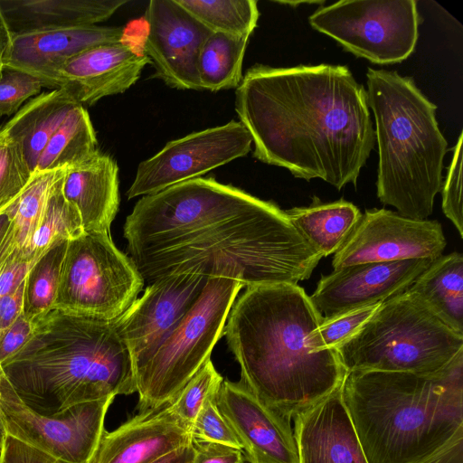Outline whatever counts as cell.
Wrapping results in <instances>:
<instances>
[{"instance_id": "1", "label": "cell", "mask_w": 463, "mask_h": 463, "mask_svg": "<svg viewBox=\"0 0 463 463\" xmlns=\"http://www.w3.org/2000/svg\"><path fill=\"white\" fill-rule=\"evenodd\" d=\"M129 258L149 286L176 274L298 285L323 258L276 203L197 177L142 196L123 229Z\"/></svg>"}, {"instance_id": "27", "label": "cell", "mask_w": 463, "mask_h": 463, "mask_svg": "<svg viewBox=\"0 0 463 463\" xmlns=\"http://www.w3.org/2000/svg\"><path fill=\"white\" fill-rule=\"evenodd\" d=\"M98 150L89 112L84 106L77 104L49 139L34 173L75 165L89 159Z\"/></svg>"}, {"instance_id": "3", "label": "cell", "mask_w": 463, "mask_h": 463, "mask_svg": "<svg viewBox=\"0 0 463 463\" xmlns=\"http://www.w3.org/2000/svg\"><path fill=\"white\" fill-rule=\"evenodd\" d=\"M323 321L305 290L289 284L248 287L228 314L222 335L241 381L288 420L340 388L346 375L335 348L308 345Z\"/></svg>"}, {"instance_id": "11", "label": "cell", "mask_w": 463, "mask_h": 463, "mask_svg": "<svg viewBox=\"0 0 463 463\" xmlns=\"http://www.w3.org/2000/svg\"><path fill=\"white\" fill-rule=\"evenodd\" d=\"M113 401L109 397L41 414L23 402L4 374L0 379V417L6 433L68 463H89Z\"/></svg>"}, {"instance_id": "21", "label": "cell", "mask_w": 463, "mask_h": 463, "mask_svg": "<svg viewBox=\"0 0 463 463\" xmlns=\"http://www.w3.org/2000/svg\"><path fill=\"white\" fill-rule=\"evenodd\" d=\"M341 387L292 418L298 463H368Z\"/></svg>"}, {"instance_id": "42", "label": "cell", "mask_w": 463, "mask_h": 463, "mask_svg": "<svg viewBox=\"0 0 463 463\" xmlns=\"http://www.w3.org/2000/svg\"><path fill=\"white\" fill-rule=\"evenodd\" d=\"M33 264L24 257L12 253L0 269V297L15 291L24 281Z\"/></svg>"}, {"instance_id": "13", "label": "cell", "mask_w": 463, "mask_h": 463, "mask_svg": "<svg viewBox=\"0 0 463 463\" xmlns=\"http://www.w3.org/2000/svg\"><path fill=\"white\" fill-rule=\"evenodd\" d=\"M447 241L436 220H415L384 208L365 210L334 253L333 269L369 262L436 260Z\"/></svg>"}, {"instance_id": "20", "label": "cell", "mask_w": 463, "mask_h": 463, "mask_svg": "<svg viewBox=\"0 0 463 463\" xmlns=\"http://www.w3.org/2000/svg\"><path fill=\"white\" fill-rule=\"evenodd\" d=\"M192 427L170 405L138 412L104 430L89 463H152L193 441Z\"/></svg>"}, {"instance_id": "4", "label": "cell", "mask_w": 463, "mask_h": 463, "mask_svg": "<svg viewBox=\"0 0 463 463\" xmlns=\"http://www.w3.org/2000/svg\"><path fill=\"white\" fill-rule=\"evenodd\" d=\"M1 367L23 402L41 414L137 392L132 356L116 319L56 307L34 321L29 340Z\"/></svg>"}, {"instance_id": "19", "label": "cell", "mask_w": 463, "mask_h": 463, "mask_svg": "<svg viewBox=\"0 0 463 463\" xmlns=\"http://www.w3.org/2000/svg\"><path fill=\"white\" fill-rule=\"evenodd\" d=\"M125 35L122 27L99 25L14 34L5 67L36 77L43 87L59 89V72L67 61L91 47L121 42Z\"/></svg>"}, {"instance_id": "17", "label": "cell", "mask_w": 463, "mask_h": 463, "mask_svg": "<svg viewBox=\"0 0 463 463\" xmlns=\"http://www.w3.org/2000/svg\"><path fill=\"white\" fill-rule=\"evenodd\" d=\"M215 400L249 463H298L289 420L262 402L241 381L223 380Z\"/></svg>"}, {"instance_id": "35", "label": "cell", "mask_w": 463, "mask_h": 463, "mask_svg": "<svg viewBox=\"0 0 463 463\" xmlns=\"http://www.w3.org/2000/svg\"><path fill=\"white\" fill-rule=\"evenodd\" d=\"M381 304L365 307L324 320L310 334L307 340L309 347L313 350L335 348L352 336L372 317Z\"/></svg>"}, {"instance_id": "45", "label": "cell", "mask_w": 463, "mask_h": 463, "mask_svg": "<svg viewBox=\"0 0 463 463\" xmlns=\"http://www.w3.org/2000/svg\"><path fill=\"white\" fill-rule=\"evenodd\" d=\"M194 456L195 449L192 441L172 450L152 463H194Z\"/></svg>"}, {"instance_id": "43", "label": "cell", "mask_w": 463, "mask_h": 463, "mask_svg": "<svg viewBox=\"0 0 463 463\" xmlns=\"http://www.w3.org/2000/svg\"><path fill=\"white\" fill-rule=\"evenodd\" d=\"M24 281L11 294L0 297V332L9 327L23 313Z\"/></svg>"}, {"instance_id": "12", "label": "cell", "mask_w": 463, "mask_h": 463, "mask_svg": "<svg viewBox=\"0 0 463 463\" xmlns=\"http://www.w3.org/2000/svg\"><path fill=\"white\" fill-rule=\"evenodd\" d=\"M251 144L248 130L241 122L234 120L172 140L155 156L138 165L127 196L132 199L151 195L197 178L246 156L251 149Z\"/></svg>"}, {"instance_id": "49", "label": "cell", "mask_w": 463, "mask_h": 463, "mask_svg": "<svg viewBox=\"0 0 463 463\" xmlns=\"http://www.w3.org/2000/svg\"><path fill=\"white\" fill-rule=\"evenodd\" d=\"M6 434L7 433L5 431L4 423H3L2 419L0 417V460H1V457H2V452H3V448H4V443H5V439Z\"/></svg>"}, {"instance_id": "40", "label": "cell", "mask_w": 463, "mask_h": 463, "mask_svg": "<svg viewBox=\"0 0 463 463\" xmlns=\"http://www.w3.org/2000/svg\"><path fill=\"white\" fill-rule=\"evenodd\" d=\"M33 323L21 314L6 329L0 332V363L17 353L29 340Z\"/></svg>"}, {"instance_id": "47", "label": "cell", "mask_w": 463, "mask_h": 463, "mask_svg": "<svg viewBox=\"0 0 463 463\" xmlns=\"http://www.w3.org/2000/svg\"><path fill=\"white\" fill-rule=\"evenodd\" d=\"M13 206L12 203L7 205L3 211L0 212V245L8 231L11 221L13 219Z\"/></svg>"}, {"instance_id": "41", "label": "cell", "mask_w": 463, "mask_h": 463, "mask_svg": "<svg viewBox=\"0 0 463 463\" xmlns=\"http://www.w3.org/2000/svg\"><path fill=\"white\" fill-rule=\"evenodd\" d=\"M194 463H245L241 449L213 442L193 440Z\"/></svg>"}, {"instance_id": "7", "label": "cell", "mask_w": 463, "mask_h": 463, "mask_svg": "<svg viewBox=\"0 0 463 463\" xmlns=\"http://www.w3.org/2000/svg\"><path fill=\"white\" fill-rule=\"evenodd\" d=\"M346 373L357 370L431 373L463 351V335L441 322L407 289L383 302L335 347Z\"/></svg>"}, {"instance_id": "28", "label": "cell", "mask_w": 463, "mask_h": 463, "mask_svg": "<svg viewBox=\"0 0 463 463\" xmlns=\"http://www.w3.org/2000/svg\"><path fill=\"white\" fill-rule=\"evenodd\" d=\"M249 38L220 33L209 35L201 48L197 63L202 90L218 91L240 85Z\"/></svg>"}, {"instance_id": "33", "label": "cell", "mask_w": 463, "mask_h": 463, "mask_svg": "<svg viewBox=\"0 0 463 463\" xmlns=\"http://www.w3.org/2000/svg\"><path fill=\"white\" fill-rule=\"evenodd\" d=\"M32 175L18 145L0 126V212L22 193Z\"/></svg>"}, {"instance_id": "18", "label": "cell", "mask_w": 463, "mask_h": 463, "mask_svg": "<svg viewBox=\"0 0 463 463\" xmlns=\"http://www.w3.org/2000/svg\"><path fill=\"white\" fill-rule=\"evenodd\" d=\"M147 63L143 43H136L126 32L121 42L91 47L67 61L59 72L60 88L77 103L91 106L128 90Z\"/></svg>"}, {"instance_id": "14", "label": "cell", "mask_w": 463, "mask_h": 463, "mask_svg": "<svg viewBox=\"0 0 463 463\" xmlns=\"http://www.w3.org/2000/svg\"><path fill=\"white\" fill-rule=\"evenodd\" d=\"M146 31L143 49L155 69V75L168 87L201 89L198 57L213 33L175 0H151L145 13Z\"/></svg>"}, {"instance_id": "8", "label": "cell", "mask_w": 463, "mask_h": 463, "mask_svg": "<svg viewBox=\"0 0 463 463\" xmlns=\"http://www.w3.org/2000/svg\"><path fill=\"white\" fill-rule=\"evenodd\" d=\"M243 285L211 278L197 301L156 350L135 367L138 412L167 406L210 359Z\"/></svg>"}, {"instance_id": "5", "label": "cell", "mask_w": 463, "mask_h": 463, "mask_svg": "<svg viewBox=\"0 0 463 463\" xmlns=\"http://www.w3.org/2000/svg\"><path fill=\"white\" fill-rule=\"evenodd\" d=\"M341 391L368 463H417L463 430V351L431 373L348 372Z\"/></svg>"}, {"instance_id": "24", "label": "cell", "mask_w": 463, "mask_h": 463, "mask_svg": "<svg viewBox=\"0 0 463 463\" xmlns=\"http://www.w3.org/2000/svg\"><path fill=\"white\" fill-rule=\"evenodd\" d=\"M77 104L66 90L54 89L30 99L1 126L18 145L32 174L49 139Z\"/></svg>"}, {"instance_id": "6", "label": "cell", "mask_w": 463, "mask_h": 463, "mask_svg": "<svg viewBox=\"0 0 463 463\" xmlns=\"http://www.w3.org/2000/svg\"><path fill=\"white\" fill-rule=\"evenodd\" d=\"M366 78L379 156L377 197L402 216L426 220L442 188L448 151L437 106L411 77L368 68Z\"/></svg>"}, {"instance_id": "15", "label": "cell", "mask_w": 463, "mask_h": 463, "mask_svg": "<svg viewBox=\"0 0 463 463\" xmlns=\"http://www.w3.org/2000/svg\"><path fill=\"white\" fill-rule=\"evenodd\" d=\"M208 279L190 273L162 278L146 286L141 298L116 319L118 332L131 354L134 369L188 313Z\"/></svg>"}, {"instance_id": "10", "label": "cell", "mask_w": 463, "mask_h": 463, "mask_svg": "<svg viewBox=\"0 0 463 463\" xmlns=\"http://www.w3.org/2000/svg\"><path fill=\"white\" fill-rule=\"evenodd\" d=\"M308 22L347 52L383 65L413 52L420 18L415 0H345L319 6Z\"/></svg>"}, {"instance_id": "30", "label": "cell", "mask_w": 463, "mask_h": 463, "mask_svg": "<svg viewBox=\"0 0 463 463\" xmlns=\"http://www.w3.org/2000/svg\"><path fill=\"white\" fill-rule=\"evenodd\" d=\"M68 240L52 243L31 266L24 288V317L34 323L54 305Z\"/></svg>"}, {"instance_id": "9", "label": "cell", "mask_w": 463, "mask_h": 463, "mask_svg": "<svg viewBox=\"0 0 463 463\" xmlns=\"http://www.w3.org/2000/svg\"><path fill=\"white\" fill-rule=\"evenodd\" d=\"M144 280L109 233L83 232L68 240L53 307L106 320L119 317Z\"/></svg>"}, {"instance_id": "37", "label": "cell", "mask_w": 463, "mask_h": 463, "mask_svg": "<svg viewBox=\"0 0 463 463\" xmlns=\"http://www.w3.org/2000/svg\"><path fill=\"white\" fill-rule=\"evenodd\" d=\"M43 87L36 77L5 67L0 76V116L16 113L26 99L38 96Z\"/></svg>"}, {"instance_id": "46", "label": "cell", "mask_w": 463, "mask_h": 463, "mask_svg": "<svg viewBox=\"0 0 463 463\" xmlns=\"http://www.w3.org/2000/svg\"><path fill=\"white\" fill-rule=\"evenodd\" d=\"M13 34L0 10V76L9 57Z\"/></svg>"}, {"instance_id": "36", "label": "cell", "mask_w": 463, "mask_h": 463, "mask_svg": "<svg viewBox=\"0 0 463 463\" xmlns=\"http://www.w3.org/2000/svg\"><path fill=\"white\" fill-rule=\"evenodd\" d=\"M217 391L207 397L194 419L191 429L192 439L219 443L242 450L237 436L217 407L215 400Z\"/></svg>"}, {"instance_id": "32", "label": "cell", "mask_w": 463, "mask_h": 463, "mask_svg": "<svg viewBox=\"0 0 463 463\" xmlns=\"http://www.w3.org/2000/svg\"><path fill=\"white\" fill-rule=\"evenodd\" d=\"M63 176L52 186L42 220L24 253V258L31 262L56 241L71 240L84 232L78 211L63 196Z\"/></svg>"}, {"instance_id": "23", "label": "cell", "mask_w": 463, "mask_h": 463, "mask_svg": "<svg viewBox=\"0 0 463 463\" xmlns=\"http://www.w3.org/2000/svg\"><path fill=\"white\" fill-rule=\"evenodd\" d=\"M127 3V0H0V10L14 35L96 25Z\"/></svg>"}, {"instance_id": "39", "label": "cell", "mask_w": 463, "mask_h": 463, "mask_svg": "<svg viewBox=\"0 0 463 463\" xmlns=\"http://www.w3.org/2000/svg\"><path fill=\"white\" fill-rule=\"evenodd\" d=\"M0 463H68L6 434Z\"/></svg>"}, {"instance_id": "16", "label": "cell", "mask_w": 463, "mask_h": 463, "mask_svg": "<svg viewBox=\"0 0 463 463\" xmlns=\"http://www.w3.org/2000/svg\"><path fill=\"white\" fill-rule=\"evenodd\" d=\"M432 259L354 264L323 275L309 298L324 320L381 304L404 292Z\"/></svg>"}, {"instance_id": "31", "label": "cell", "mask_w": 463, "mask_h": 463, "mask_svg": "<svg viewBox=\"0 0 463 463\" xmlns=\"http://www.w3.org/2000/svg\"><path fill=\"white\" fill-rule=\"evenodd\" d=\"M213 33L250 37L260 12L255 0H175Z\"/></svg>"}, {"instance_id": "38", "label": "cell", "mask_w": 463, "mask_h": 463, "mask_svg": "<svg viewBox=\"0 0 463 463\" xmlns=\"http://www.w3.org/2000/svg\"><path fill=\"white\" fill-rule=\"evenodd\" d=\"M462 139L461 132L453 147L452 161L441 188L442 211L452 222L461 238L463 237Z\"/></svg>"}, {"instance_id": "44", "label": "cell", "mask_w": 463, "mask_h": 463, "mask_svg": "<svg viewBox=\"0 0 463 463\" xmlns=\"http://www.w3.org/2000/svg\"><path fill=\"white\" fill-rule=\"evenodd\" d=\"M417 463H463V430L442 448Z\"/></svg>"}, {"instance_id": "50", "label": "cell", "mask_w": 463, "mask_h": 463, "mask_svg": "<svg viewBox=\"0 0 463 463\" xmlns=\"http://www.w3.org/2000/svg\"><path fill=\"white\" fill-rule=\"evenodd\" d=\"M3 374H4V373H3V371H2L1 363H0V379H1V377L3 376Z\"/></svg>"}, {"instance_id": "2", "label": "cell", "mask_w": 463, "mask_h": 463, "mask_svg": "<svg viewBox=\"0 0 463 463\" xmlns=\"http://www.w3.org/2000/svg\"><path fill=\"white\" fill-rule=\"evenodd\" d=\"M253 156L337 190L356 186L375 145L365 88L345 65L254 64L235 91Z\"/></svg>"}, {"instance_id": "34", "label": "cell", "mask_w": 463, "mask_h": 463, "mask_svg": "<svg viewBox=\"0 0 463 463\" xmlns=\"http://www.w3.org/2000/svg\"><path fill=\"white\" fill-rule=\"evenodd\" d=\"M222 381V376L208 359L184 386L173 403L169 404L172 411L192 427L203 402L218 390Z\"/></svg>"}, {"instance_id": "26", "label": "cell", "mask_w": 463, "mask_h": 463, "mask_svg": "<svg viewBox=\"0 0 463 463\" xmlns=\"http://www.w3.org/2000/svg\"><path fill=\"white\" fill-rule=\"evenodd\" d=\"M285 212L297 231L322 257L338 250L362 215L354 203L344 199L322 203L316 196L310 205Z\"/></svg>"}, {"instance_id": "48", "label": "cell", "mask_w": 463, "mask_h": 463, "mask_svg": "<svg viewBox=\"0 0 463 463\" xmlns=\"http://www.w3.org/2000/svg\"><path fill=\"white\" fill-rule=\"evenodd\" d=\"M277 4L279 5H289L291 7H297L299 5H321L325 4L324 0H316V1H274Z\"/></svg>"}, {"instance_id": "25", "label": "cell", "mask_w": 463, "mask_h": 463, "mask_svg": "<svg viewBox=\"0 0 463 463\" xmlns=\"http://www.w3.org/2000/svg\"><path fill=\"white\" fill-rule=\"evenodd\" d=\"M446 326L463 335V255H441L407 288Z\"/></svg>"}, {"instance_id": "22", "label": "cell", "mask_w": 463, "mask_h": 463, "mask_svg": "<svg viewBox=\"0 0 463 463\" xmlns=\"http://www.w3.org/2000/svg\"><path fill=\"white\" fill-rule=\"evenodd\" d=\"M61 191L78 211L84 232L109 233L119 205L118 166L113 157L98 150L67 167Z\"/></svg>"}, {"instance_id": "29", "label": "cell", "mask_w": 463, "mask_h": 463, "mask_svg": "<svg viewBox=\"0 0 463 463\" xmlns=\"http://www.w3.org/2000/svg\"><path fill=\"white\" fill-rule=\"evenodd\" d=\"M66 168L34 173L22 193L11 203L13 219L8 233L15 251L24 257L42 220L51 190Z\"/></svg>"}]
</instances>
